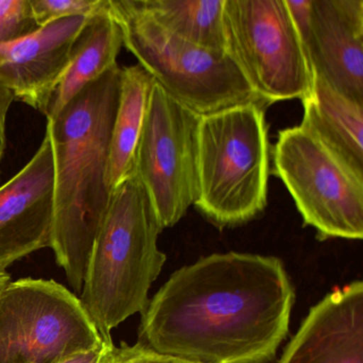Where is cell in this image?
<instances>
[{"label":"cell","instance_id":"cell-22","mask_svg":"<svg viewBox=\"0 0 363 363\" xmlns=\"http://www.w3.org/2000/svg\"><path fill=\"white\" fill-rule=\"evenodd\" d=\"M14 99H16L14 93L9 88H7L3 82H0V164L3 161L6 144H7L6 121H7L8 112H9Z\"/></svg>","mask_w":363,"mask_h":363},{"label":"cell","instance_id":"cell-6","mask_svg":"<svg viewBox=\"0 0 363 363\" xmlns=\"http://www.w3.org/2000/svg\"><path fill=\"white\" fill-rule=\"evenodd\" d=\"M225 50L269 107L305 99L311 67L286 0H224Z\"/></svg>","mask_w":363,"mask_h":363},{"label":"cell","instance_id":"cell-13","mask_svg":"<svg viewBox=\"0 0 363 363\" xmlns=\"http://www.w3.org/2000/svg\"><path fill=\"white\" fill-rule=\"evenodd\" d=\"M278 363H363V282L337 288L314 305Z\"/></svg>","mask_w":363,"mask_h":363},{"label":"cell","instance_id":"cell-10","mask_svg":"<svg viewBox=\"0 0 363 363\" xmlns=\"http://www.w3.org/2000/svg\"><path fill=\"white\" fill-rule=\"evenodd\" d=\"M295 25L312 75L363 103V0H310Z\"/></svg>","mask_w":363,"mask_h":363},{"label":"cell","instance_id":"cell-5","mask_svg":"<svg viewBox=\"0 0 363 363\" xmlns=\"http://www.w3.org/2000/svg\"><path fill=\"white\" fill-rule=\"evenodd\" d=\"M123 46L169 96L197 116L260 104L226 52L206 50L163 30L133 0H108Z\"/></svg>","mask_w":363,"mask_h":363},{"label":"cell","instance_id":"cell-8","mask_svg":"<svg viewBox=\"0 0 363 363\" xmlns=\"http://www.w3.org/2000/svg\"><path fill=\"white\" fill-rule=\"evenodd\" d=\"M104 342L79 297L56 280L22 278L0 291V363H56Z\"/></svg>","mask_w":363,"mask_h":363},{"label":"cell","instance_id":"cell-4","mask_svg":"<svg viewBox=\"0 0 363 363\" xmlns=\"http://www.w3.org/2000/svg\"><path fill=\"white\" fill-rule=\"evenodd\" d=\"M267 107L235 106L199 118L194 206L220 229L242 226L267 206Z\"/></svg>","mask_w":363,"mask_h":363},{"label":"cell","instance_id":"cell-17","mask_svg":"<svg viewBox=\"0 0 363 363\" xmlns=\"http://www.w3.org/2000/svg\"><path fill=\"white\" fill-rule=\"evenodd\" d=\"M163 30L206 50H225L224 0H133Z\"/></svg>","mask_w":363,"mask_h":363},{"label":"cell","instance_id":"cell-3","mask_svg":"<svg viewBox=\"0 0 363 363\" xmlns=\"http://www.w3.org/2000/svg\"><path fill=\"white\" fill-rule=\"evenodd\" d=\"M162 228L135 174L112 193L95 239L80 301L105 341L118 325L145 309L148 293L167 256L159 250Z\"/></svg>","mask_w":363,"mask_h":363},{"label":"cell","instance_id":"cell-7","mask_svg":"<svg viewBox=\"0 0 363 363\" xmlns=\"http://www.w3.org/2000/svg\"><path fill=\"white\" fill-rule=\"evenodd\" d=\"M273 174L318 240L363 238V175L301 125L284 129L272 150Z\"/></svg>","mask_w":363,"mask_h":363},{"label":"cell","instance_id":"cell-19","mask_svg":"<svg viewBox=\"0 0 363 363\" xmlns=\"http://www.w3.org/2000/svg\"><path fill=\"white\" fill-rule=\"evenodd\" d=\"M30 0H0V45L38 30Z\"/></svg>","mask_w":363,"mask_h":363},{"label":"cell","instance_id":"cell-1","mask_svg":"<svg viewBox=\"0 0 363 363\" xmlns=\"http://www.w3.org/2000/svg\"><path fill=\"white\" fill-rule=\"evenodd\" d=\"M294 301L277 257L212 254L174 272L150 298L138 342L188 363H269Z\"/></svg>","mask_w":363,"mask_h":363},{"label":"cell","instance_id":"cell-11","mask_svg":"<svg viewBox=\"0 0 363 363\" xmlns=\"http://www.w3.org/2000/svg\"><path fill=\"white\" fill-rule=\"evenodd\" d=\"M54 192V152L46 133L33 159L0 186V272L50 247Z\"/></svg>","mask_w":363,"mask_h":363},{"label":"cell","instance_id":"cell-12","mask_svg":"<svg viewBox=\"0 0 363 363\" xmlns=\"http://www.w3.org/2000/svg\"><path fill=\"white\" fill-rule=\"evenodd\" d=\"M88 18H61L0 45V82L16 99L46 116L55 89L69 65L74 42Z\"/></svg>","mask_w":363,"mask_h":363},{"label":"cell","instance_id":"cell-20","mask_svg":"<svg viewBox=\"0 0 363 363\" xmlns=\"http://www.w3.org/2000/svg\"><path fill=\"white\" fill-rule=\"evenodd\" d=\"M106 363H188L169 354H161L152 348L138 343L128 345L126 343L121 346H113L109 358Z\"/></svg>","mask_w":363,"mask_h":363},{"label":"cell","instance_id":"cell-2","mask_svg":"<svg viewBox=\"0 0 363 363\" xmlns=\"http://www.w3.org/2000/svg\"><path fill=\"white\" fill-rule=\"evenodd\" d=\"M121 77L118 65L48 120L55 161L50 248L76 293H82L89 258L113 193L110 146Z\"/></svg>","mask_w":363,"mask_h":363},{"label":"cell","instance_id":"cell-15","mask_svg":"<svg viewBox=\"0 0 363 363\" xmlns=\"http://www.w3.org/2000/svg\"><path fill=\"white\" fill-rule=\"evenodd\" d=\"M301 103L299 125L363 175V103L342 94L318 75H313L311 92Z\"/></svg>","mask_w":363,"mask_h":363},{"label":"cell","instance_id":"cell-14","mask_svg":"<svg viewBox=\"0 0 363 363\" xmlns=\"http://www.w3.org/2000/svg\"><path fill=\"white\" fill-rule=\"evenodd\" d=\"M123 35L109 10V4L93 16L74 42L69 65L59 80L46 118H56L63 108L91 82L118 65Z\"/></svg>","mask_w":363,"mask_h":363},{"label":"cell","instance_id":"cell-18","mask_svg":"<svg viewBox=\"0 0 363 363\" xmlns=\"http://www.w3.org/2000/svg\"><path fill=\"white\" fill-rule=\"evenodd\" d=\"M106 3L107 0H30L33 18L39 28L61 18L93 16Z\"/></svg>","mask_w":363,"mask_h":363},{"label":"cell","instance_id":"cell-9","mask_svg":"<svg viewBox=\"0 0 363 363\" xmlns=\"http://www.w3.org/2000/svg\"><path fill=\"white\" fill-rule=\"evenodd\" d=\"M199 118L155 82L135 152V174L162 230L175 226L196 201Z\"/></svg>","mask_w":363,"mask_h":363},{"label":"cell","instance_id":"cell-16","mask_svg":"<svg viewBox=\"0 0 363 363\" xmlns=\"http://www.w3.org/2000/svg\"><path fill=\"white\" fill-rule=\"evenodd\" d=\"M155 80L139 65L122 67L120 99L110 146L112 190L135 174V152Z\"/></svg>","mask_w":363,"mask_h":363},{"label":"cell","instance_id":"cell-23","mask_svg":"<svg viewBox=\"0 0 363 363\" xmlns=\"http://www.w3.org/2000/svg\"><path fill=\"white\" fill-rule=\"evenodd\" d=\"M11 281V276L6 272H0V291L5 288L6 284Z\"/></svg>","mask_w":363,"mask_h":363},{"label":"cell","instance_id":"cell-21","mask_svg":"<svg viewBox=\"0 0 363 363\" xmlns=\"http://www.w3.org/2000/svg\"><path fill=\"white\" fill-rule=\"evenodd\" d=\"M113 346V341H105L97 347L72 354L56 363H106Z\"/></svg>","mask_w":363,"mask_h":363}]
</instances>
